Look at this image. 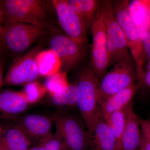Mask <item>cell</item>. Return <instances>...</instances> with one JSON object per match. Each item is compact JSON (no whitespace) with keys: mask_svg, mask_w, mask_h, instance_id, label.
<instances>
[{"mask_svg":"<svg viewBox=\"0 0 150 150\" xmlns=\"http://www.w3.org/2000/svg\"><path fill=\"white\" fill-rule=\"evenodd\" d=\"M2 131V128L1 127V126H0V136H1V134Z\"/></svg>","mask_w":150,"mask_h":150,"instance_id":"cell-36","label":"cell"},{"mask_svg":"<svg viewBox=\"0 0 150 150\" xmlns=\"http://www.w3.org/2000/svg\"><path fill=\"white\" fill-rule=\"evenodd\" d=\"M0 6L4 16V24L21 23L44 28L47 11L44 1L40 0H4Z\"/></svg>","mask_w":150,"mask_h":150,"instance_id":"cell-2","label":"cell"},{"mask_svg":"<svg viewBox=\"0 0 150 150\" xmlns=\"http://www.w3.org/2000/svg\"><path fill=\"white\" fill-rule=\"evenodd\" d=\"M89 150H119V143L101 114L91 135Z\"/></svg>","mask_w":150,"mask_h":150,"instance_id":"cell-15","label":"cell"},{"mask_svg":"<svg viewBox=\"0 0 150 150\" xmlns=\"http://www.w3.org/2000/svg\"><path fill=\"white\" fill-rule=\"evenodd\" d=\"M76 83L78 90L76 107L91 135L100 114L99 81L91 68H86L80 73Z\"/></svg>","mask_w":150,"mask_h":150,"instance_id":"cell-1","label":"cell"},{"mask_svg":"<svg viewBox=\"0 0 150 150\" xmlns=\"http://www.w3.org/2000/svg\"><path fill=\"white\" fill-rule=\"evenodd\" d=\"M69 85L67 80V72L60 71L47 77L45 88L51 96L62 93Z\"/></svg>","mask_w":150,"mask_h":150,"instance_id":"cell-23","label":"cell"},{"mask_svg":"<svg viewBox=\"0 0 150 150\" xmlns=\"http://www.w3.org/2000/svg\"><path fill=\"white\" fill-rule=\"evenodd\" d=\"M4 62L0 61V89L4 85Z\"/></svg>","mask_w":150,"mask_h":150,"instance_id":"cell-28","label":"cell"},{"mask_svg":"<svg viewBox=\"0 0 150 150\" xmlns=\"http://www.w3.org/2000/svg\"><path fill=\"white\" fill-rule=\"evenodd\" d=\"M143 79L144 80L147 85L150 88V71H148L144 73L143 77Z\"/></svg>","mask_w":150,"mask_h":150,"instance_id":"cell-30","label":"cell"},{"mask_svg":"<svg viewBox=\"0 0 150 150\" xmlns=\"http://www.w3.org/2000/svg\"><path fill=\"white\" fill-rule=\"evenodd\" d=\"M60 26L66 35L85 47L87 43L86 28L66 0H53Z\"/></svg>","mask_w":150,"mask_h":150,"instance_id":"cell-11","label":"cell"},{"mask_svg":"<svg viewBox=\"0 0 150 150\" xmlns=\"http://www.w3.org/2000/svg\"><path fill=\"white\" fill-rule=\"evenodd\" d=\"M5 23L4 16L3 13L2 9L0 6V25L2 26V25Z\"/></svg>","mask_w":150,"mask_h":150,"instance_id":"cell-32","label":"cell"},{"mask_svg":"<svg viewBox=\"0 0 150 150\" xmlns=\"http://www.w3.org/2000/svg\"><path fill=\"white\" fill-rule=\"evenodd\" d=\"M67 3L75 11L86 28L92 23L98 6V1L95 0H68Z\"/></svg>","mask_w":150,"mask_h":150,"instance_id":"cell-20","label":"cell"},{"mask_svg":"<svg viewBox=\"0 0 150 150\" xmlns=\"http://www.w3.org/2000/svg\"><path fill=\"white\" fill-rule=\"evenodd\" d=\"M148 71H150V61L149 62V64H148Z\"/></svg>","mask_w":150,"mask_h":150,"instance_id":"cell-34","label":"cell"},{"mask_svg":"<svg viewBox=\"0 0 150 150\" xmlns=\"http://www.w3.org/2000/svg\"><path fill=\"white\" fill-rule=\"evenodd\" d=\"M51 103L52 105L59 108L74 107L76 106L78 90L76 83L69 85L61 93L51 96Z\"/></svg>","mask_w":150,"mask_h":150,"instance_id":"cell-21","label":"cell"},{"mask_svg":"<svg viewBox=\"0 0 150 150\" xmlns=\"http://www.w3.org/2000/svg\"><path fill=\"white\" fill-rule=\"evenodd\" d=\"M129 3L128 1L117 2L113 5V9L116 20L126 36L129 53L136 67L137 78L141 81L144 74V68L146 59L142 39L128 11Z\"/></svg>","mask_w":150,"mask_h":150,"instance_id":"cell-5","label":"cell"},{"mask_svg":"<svg viewBox=\"0 0 150 150\" xmlns=\"http://www.w3.org/2000/svg\"><path fill=\"white\" fill-rule=\"evenodd\" d=\"M32 143L16 124L9 126L0 136V148L10 150H28Z\"/></svg>","mask_w":150,"mask_h":150,"instance_id":"cell-18","label":"cell"},{"mask_svg":"<svg viewBox=\"0 0 150 150\" xmlns=\"http://www.w3.org/2000/svg\"><path fill=\"white\" fill-rule=\"evenodd\" d=\"M2 30V26L0 25V54L3 53L5 48L4 46V43H3Z\"/></svg>","mask_w":150,"mask_h":150,"instance_id":"cell-31","label":"cell"},{"mask_svg":"<svg viewBox=\"0 0 150 150\" xmlns=\"http://www.w3.org/2000/svg\"><path fill=\"white\" fill-rule=\"evenodd\" d=\"M38 145L46 150H67L62 137L56 131L55 134L52 133Z\"/></svg>","mask_w":150,"mask_h":150,"instance_id":"cell-25","label":"cell"},{"mask_svg":"<svg viewBox=\"0 0 150 150\" xmlns=\"http://www.w3.org/2000/svg\"><path fill=\"white\" fill-rule=\"evenodd\" d=\"M36 61L40 76H49L59 72L62 67L61 60L51 49L39 51Z\"/></svg>","mask_w":150,"mask_h":150,"instance_id":"cell-19","label":"cell"},{"mask_svg":"<svg viewBox=\"0 0 150 150\" xmlns=\"http://www.w3.org/2000/svg\"><path fill=\"white\" fill-rule=\"evenodd\" d=\"M0 150H10L8 149L4 148H0Z\"/></svg>","mask_w":150,"mask_h":150,"instance_id":"cell-35","label":"cell"},{"mask_svg":"<svg viewBox=\"0 0 150 150\" xmlns=\"http://www.w3.org/2000/svg\"><path fill=\"white\" fill-rule=\"evenodd\" d=\"M100 11L106 26V44L110 66L125 60L133 61L130 56L126 36L116 20L111 2H105Z\"/></svg>","mask_w":150,"mask_h":150,"instance_id":"cell-4","label":"cell"},{"mask_svg":"<svg viewBox=\"0 0 150 150\" xmlns=\"http://www.w3.org/2000/svg\"><path fill=\"white\" fill-rule=\"evenodd\" d=\"M138 86L137 85L134 84L104 100L100 106V112L103 118L110 113L127 107L132 102Z\"/></svg>","mask_w":150,"mask_h":150,"instance_id":"cell-16","label":"cell"},{"mask_svg":"<svg viewBox=\"0 0 150 150\" xmlns=\"http://www.w3.org/2000/svg\"><path fill=\"white\" fill-rule=\"evenodd\" d=\"M91 26L92 44L91 68L100 81L110 67L106 44V26L100 11L95 17Z\"/></svg>","mask_w":150,"mask_h":150,"instance_id":"cell-8","label":"cell"},{"mask_svg":"<svg viewBox=\"0 0 150 150\" xmlns=\"http://www.w3.org/2000/svg\"><path fill=\"white\" fill-rule=\"evenodd\" d=\"M28 150H46L44 148L40 145H36L35 146L33 147L28 149Z\"/></svg>","mask_w":150,"mask_h":150,"instance_id":"cell-33","label":"cell"},{"mask_svg":"<svg viewBox=\"0 0 150 150\" xmlns=\"http://www.w3.org/2000/svg\"><path fill=\"white\" fill-rule=\"evenodd\" d=\"M136 150H143V149H142V148H140V149H137Z\"/></svg>","mask_w":150,"mask_h":150,"instance_id":"cell-37","label":"cell"},{"mask_svg":"<svg viewBox=\"0 0 150 150\" xmlns=\"http://www.w3.org/2000/svg\"><path fill=\"white\" fill-rule=\"evenodd\" d=\"M50 49L61 60L65 71L72 69L83 61L85 48L82 45L67 35L55 33L49 40Z\"/></svg>","mask_w":150,"mask_h":150,"instance_id":"cell-10","label":"cell"},{"mask_svg":"<svg viewBox=\"0 0 150 150\" xmlns=\"http://www.w3.org/2000/svg\"><path fill=\"white\" fill-rule=\"evenodd\" d=\"M44 28L21 23L4 24L2 35L5 48L13 54H21L43 37Z\"/></svg>","mask_w":150,"mask_h":150,"instance_id":"cell-6","label":"cell"},{"mask_svg":"<svg viewBox=\"0 0 150 150\" xmlns=\"http://www.w3.org/2000/svg\"><path fill=\"white\" fill-rule=\"evenodd\" d=\"M21 92L30 105L36 103L42 99L47 91L45 86L35 81L25 85Z\"/></svg>","mask_w":150,"mask_h":150,"instance_id":"cell-24","label":"cell"},{"mask_svg":"<svg viewBox=\"0 0 150 150\" xmlns=\"http://www.w3.org/2000/svg\"><path fill=\"white\" fill-rule=\"evenodd\" d=\"M29 104L21 91H0V119L15 121L22 115Z\"/></svg>","mask_w":150,"mask_h":150,"instance_id":"cell-13","label":"cell"},{"mask_svg":"<svg viewBox=\"0 0 150 150\" xmlns=\"http://www.w3.org/2000/svg\"><path fill=\"white\" fill-rule=\"evenodd\" d=\"M128 10L142 39L150 29V1L134 0L129 3Z\"/></svg>","mask_w":150,"mask_h":150,"instance_id":"cell-17","label":"cell"},{"mask_svg":"<svg viewBox=\"0 0 150 150\" xmlns=\"http://www.w3.org/2000/svg\"><path fill=\"white\" fill-rule=\"evenodd\" d=\"M140 124L143 132L142 137L150 141V120L140 118Z\"/></svg>","mask_w":150,"mask_h":150,"instance_id":"cell-27","label":"cell"},{"mask_svg":"<svg viewBox=\"0 0 150 150\" xmlns=\"http://www.w3.org/2000/svg\"><path fill=\"white\" fill-rule=\"evenodd\" d=\"M113 66L100 83V105L109 97L135 84L138 79L133 61H121Z\"/></svg>","mask_w":150,"mask_h":150,"instance_id":"cell-7","label":"cell"},{"mask_svg":"<svg viewBox=\"0 0 150 150\" xmlns=\"http://www.w3.org/2000/svg\"><path fill=\"white\" fill-rule=\"evenodd\" d=\"M16 124L33 144H39L52 133L53 119L42 114L21 115L15 120Z\"/></svg>","mask_w":150,"mask_h":150,"instance_id":"cell-12","label":"cell"},{"mask_svg":"<svg viewBox=\"0 0 150 150\" xmlns=\"http://www.w3.org/2000/svg\"><path fill=\"white\" fill-rule=\"evenodd\" d=\"M142 41L145 59L150 61V29L145 33Z\"/></svg>","mask_w":150,"mask_h":150,"instance_id":"cell-26","label":"cell"},{"mask_svg":"<svg viewBox=\"0 0 150 150\" xmlns=\"http://www.w3.org/2000/svg\"><path fill=\"white\" fill-rule=\"evenodd\" d=\"M141 148H142L143 150H150V141L146 139L142 136Z\"/></svg>","mask_w":150,"mask_h":150,"instance_id":"cell-29","label":"cell"},{"mask_svg":"<svg viewBox=\"0 0 150 150\" xmlns=\"http://www.w3.org/2000/svg\"><path fill=\"white\" fill-rule=\"evenodd\" d=\"M127 120L119 141V150H136L141 148L140 118L134 111L133 102L127 108Z\"/></svg>","mask_w":150,"mask_h":150,"instance_id":"cell-14","label":"cell"},{"mask_svg":"<svg viewBox=\"0 0 150 150\" xmlns=\"http://www.w3.org/2000/svg\"><path fill=\"white\" fill-rule=\"evenodd\" d=\"M39 45L17 58L4 77V85L21 86L36 81L40 76L36 57L40 51Z\"/></svg>","mask_w":150,"mask_h":150,"instance_id":"cell-9","label":"cell"},{"mask_svg":"<svg viewBox=\"0 0 150 150\" xmlns=\"http://www.w3.org/2000/svg\"><path fill=\"white\" fill-rule=\"evenodd\" d=\"M52 118L67 150H89L91 135L82 119L63 110L57 111Z\"/></svg>","mask_w":150,"mask_h":150,"instance_id":"cell-3","label":"cell"},{"mask_svg":"<svg viewBox=\"0 0 150 150\" xmlns=\"http://www.w3.org/2000/svg\"><path fill=\"white\" fill-rule=\"evenodd\" d=\"M127 108L110 113L103 118L107 126L118 139L119 143L126 124Z\"/></svg>","mask_w":150,"mask_h":150,"instance_id":"cell-22","label":"cell"}]
</instances>
